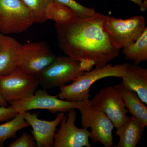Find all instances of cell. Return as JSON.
Masks as SVG:
<instances>
[{"label":"cell","mask_w":147,"mask_h":147,"mask_svg":"<svg viewBox=\"0 0 147 147\" xmlns=\"http://www.w3.org/2000/svg\"><path fill=\"white\" fill-rule=\"evenodd\" d=\"M84 101L74 102L63 100L58 98V95L49 94L45 90H38L31 97L9 104L19 113L35 109H45L52 113H65L71 109L78 110Z\"/></svg>","instance_id":"9"},{"label":"cell","mask_w":147,"mask_h":147,"mask_svg":"<svg viewBox=\"0 0 147 147\" xmlns=\"http://www.w3.org/2000/svg\"><path fill=\"white\" fill-rule=\"evenodd\" d=\"M120 93L122 99L128 113L147 126V108L135 92L129 89L122 84L115 85Z\"/></svg>","instance_id":"16"},{"label":"cell","mask_w":147,"mask_h":147,"mask_svg":"<svg viewBox=\"0 0 147 147\" xmlns=\"http://www.w3.org/2000/svg\"><path fill=\"white\" fill-rule=\"evenodd\" d=\"M121 79V84L135 92L143 102L147 104V69L129 63Z\"/></svg>","instance_id":"13"},{"label":"cell","mask_w":147,"mask_h":147,"mask_svg":"<svg viewBox=\"0 0 147 147\" xmlns=\"http://www.w3.org/2000/svg\"><path fill=\"white\" fill-rule=\"evenodd\" d=\"M146 127L134 117H129L123 124L117 128L119 140L115 147H135L142 139Z\"/></svg>","instance_id":"15"},{"label":"cell","mask_w":147,"mask_h":147,"mask_svg":"<svg viewBox=\"0 0 147 147\" xmlns=\"http://www.w3.org/2000/svg\"><path fill=\"white\" fill-rule=\"evenodd\" d=\"M30 11L34 23L44 24L47 21L45 11L54 0H21Z\"/></svg>","instance_id":"20"},{"label":"cell","mask_w":147,"mask_h":147,"mask_svg":"<svg viewBox=\"0 0 147 147\" xmlns=\"http://www.w3.org/2000/svg\"><path fill=\"white\" fill-rule=\"evenodd\" d=\"M36 143L33 136L25 132L22 135L10 144L9 147H34Z\"/></svg>","instance_id":"22"},{"label":"cell","mask_w":147,"mask_h":147,"mask_svg":"<svg viewBox=\"0 0 147 147\" xmlns=\"http://www.w3.org/2000/svg\"><path fill=\"white\" fill-rule=\"evenodd\" d=\"M56 57L46 42L21 44L16 54V69L35 76L53 62Z\"/></svg>","instance_id":"5"},{"label":"cell","mask_w":147,"mask_h":147,"mask_svg":"<svg viewBox=\"0 0 147 147\" xmlns=\"http://www.w3.org/2000/svg\"><path fill=\"white\" fill-rule=\"evenodd\" d=\"M29 123L25 120L21 113L15 117L0 125V147L3 146L7 140L15 138L17 131L23 128L28 127Z\"/></svg>","instance_id":"18"},{"label":"cell","mask_w":147,"mask_h":147,"mask_svg":"<svg viewBox=\"0 0 147 147\" xmlns=\"http://www.w3.org/2000/svg\"><path fill=\"white\" fill-rule=\"evenodd\" d=\"M88 66L67 55L59 56L35 76L44 90L60 88L73 82L84 71H90Z\"/></svg>","instance_id":"3"},{"label":"cell","mask_w":147,"mask_h":147,"mask_svg":"<svg viewBox=\"0 0 147 147\" xmlns=\"http://www.w3.org/2000/svg\"><path fill=\"white\" fill-rule=\"evenodd\" d=\"M90 102L95 108L105 113L117 129L123 124L129 117L127 115L128 110L116 86L101 89Z\"/></svg>","instance_id":"10"},{"label":"cell","mask_w":147,"mask_h":147,"mask_svg":"<svg viewBox=\"0 0 147 147\" xmlns=\"http://www.w3.org/2000/svg\"><path fill=\"white\" fill-rule=\"evenodd\" d=\"M81 114L83 128L91 129L89 139L94 143H100L105 147L113 146L114 125L106 115L91 103L90 100H84L78 109Z\"/></svg>","instance_id":"6"},{"label":"cell","mask_w":147,"mask_h":147,"mask_svg":"<svg viewBox=\"0 0 147 147\" xmlns=\"http://www.w3.org/2000/svg\"><path fill=\"white\" fill-rule=\"evenodd\" d=\"M129 64L125 63L113 65L108 64L100 68L84 71L67 85L60 87L58 97L63 100L80 102L89 100L90 88L98 80L108 77L121 78Z\"/></svg>","instance_id":"2"},{"label":"cell","mask_w":147,"mask_h":147,"mask_svg":"<svg viewBox=\"0 0 147 147\" xmlns=\"http://www.w3.org/2000/svg\"><path fill=\"white\" fill-rule=\"evenodd\" d=\"M107 16L99 13L85 18L74 16L65 23H55L59 47L75 60L90 62L96 68L105 66L120 52L104 30Z\"/></svg>","instance_id":"1"},{"label":"cell","mask_w":147,"mask_h":147,"mask_svg":"<svg viewBox=\"0 0 147 147\" xmlns=\"http://www.w3.org/2000/svg\"><path fill=\"white\" fill-rule=\"evenodd\" d=\"M122 53L125 59L133 61L136 65L147 60V27L135 42L123 48Z\"/></svg>","instance_id":"17"},{"label":"cell","mask_w":147,"mask_h":147,"mask_svg":"<svg viewBox=\"0 0 147 147\" xmlns=\"http://www.w3.org/2000/svg\"><path fill=\"white\" fill-rule=\"evenodd\" d=\"M21 45L13 38L0 33V76L16 69V55Z\"/></svg>","instance_id":"14"},{"label":"cell","mask_w":147,"mask_h":147,"mask_svg":"<svg viewBox=\"0 0 147 147\" xmlns=\"http://www.w3.org/2000/svg\"><path fill=\"white\" fill-rule=\"evenodd\" d=\"M20 113L32 128V134L35 141L36 147L54 146L56 129L60 123L65 113H58L57 117L51 121L39 119L38 113L32 114L29 111Z\"/></svg>","instance_id":"12"},{"label":"cell","mask_w":147,"mask_h":147,"mask_svg":"<svg viewBox=\"0 0 147 147\" xmlns=\"http://www.w3.org/2000/svg\"><path fill=\"white\" fill-rule=\"evenodd\" d=\"M61 121L60 127L55 133L54 147H91L90 132L86 129L75 125L77 113L76 109L68 111Z\"/></svg>","instance_id":"11"},{"label":"cell","mask_w":147,"mask_h":147,"mask_svg":"<svg viewBox=\"0 0 147 147\" xmlns=\"http://www.w3.org/2000/svg\"><path fill=\"white\" fill-rule=\"evenodd\" d=\"M54 2L67 7L71 9L74 14L78 18H90L98 13L94 9L84 6L74 0H54Z\"/></svg>","instance_id":"21"},{"label":"cell","mask_w":147,"mask_h":147,"mask_svg":"<svg viewBox=\"0 0 147 147\" xmlns=\"http://www.w3.org/2000/svg\"><path fill=\"white\" fill-rule=\"evenodd\" d=\"M147 7V0H145L143 2L142 5L140 7V10L142 11H144L146 9Z\"/></svg>","instance_id":"24"},{"label":"cell","mask_w":147,"mask_h":147,"mask_svg":"<svg viewBox=\"0 0 147 147\" xmlns=\"http://www.w3.org/2000/svg\"><path fill=\"white\" fill-rule=\"evenodd\" d=\"M130 1L137 4L140 7L142 5L143 3V0H130Z\"/></svg>","instance_id":"26"},{"label":"cell","mask_w":147,"mask_h":147,"mask_svg":"<svg viewBox=\"0 0 147 147\" xmlns=\"http://www.w3.org/2000/svg\"><path fill=\"white\" fill-rule=\"evenodd\" d=\"M39 86L36 77L15 69L0 76V95L7 103L32 96Z\"/></svg>","instance_id":"8"},{"label":"cell","mask_w":147,"mask_h":147,"mask_svg":"<svg viewBox=\"0 0 147 147\" xmlns=\"http://www.w3.org/2000/svg\"><path fill=\"white\" fill-rule=\"evenodd\" d=\"M34 23L30 10L21 0H0V33H20Z\"/></svg>","instance_id":"7"},{"label":"cell","mask_w":147,"mask_h":147,"mask_svg":"<svg viewBox=\"0 0 147 147\" xmlns=\"http://www.w3.org/2000/svg\"><path fill=\"white\" fill-rule=\"evenodd\" d=\"M45 15L47 20H53L58 24L67 22L75 16L67 7L55 2L47 6Z\"/></svg>","instance_id":"19"},{"label":"cell","mask_w":147,"mask_h":147,"mask_svg":"<svg viewBox=\"0 0 147 147\" xmlns=\"http://www.w3.org/2000/svg\"><path fill=\"white\" fill-rule=\"evenodd\" d=\"M7 102H6L5 100H4L2 97L0 95V106H7Z\"/></svg>","instance_id":"25"},{"label":"cell","mask_w":147,"mask_h":147,"mask_svg":"<svg viewBox=\"0 0 147 147\" xmlns=\"http://www.w3.org/2000/svg\"><path fill=\"white\" fill-rule=\"evenodd\" d=\"M146 27V20L142 15L125 19L107 16L104 24V30L110 41L119 50L135 42Z\"/></svg>","instance_id":"4"},{"label":"cell","mask_w":147,"mask_h":147,"mask_svg":"<svg viewBox=\"0 0 147 147\" xmlns=\"http://www.w3.org/2000/svg\"><path fill=\"white\" fill-rule=\"evenodd\" d=\"M18 112L11 106H0V122L10 120L18 115Z\"/></svg>","instance_id":"23"}]
</instances>
